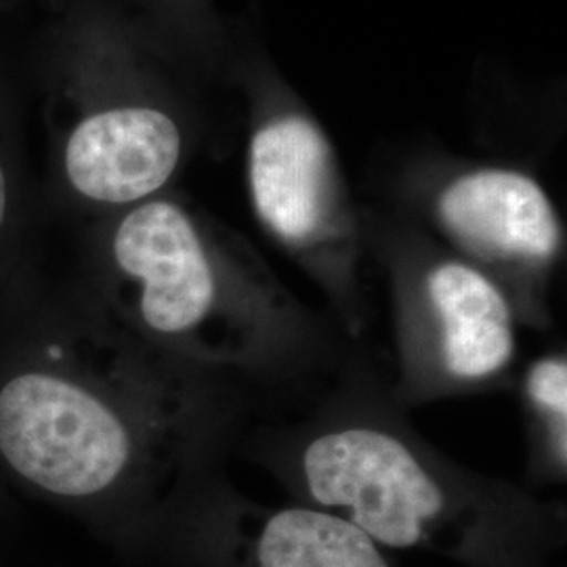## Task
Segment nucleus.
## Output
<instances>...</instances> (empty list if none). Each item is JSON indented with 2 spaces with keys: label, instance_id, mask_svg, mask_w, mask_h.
<instances>
[{
  "label": "nucleus",
  "instance_id": "f257e3e1",
  "mask_svg": "<svg viewBox=\"0 0 567 567\" xmlns=\"http://www.w3.org/2000/svg\"><path fill=\"white\" fill-rule=\"evenodd\" d=\"M114 259L140 282V316L156 334L198 339L236 365L261 364L292 343L297 309L271 280L227 271L179 204L150 200L114 234Z\"/></svg>",
  "mask_w": 567,
  "mask_h": 567
},
{
  "label": "nucleus",
  "instance_id": "f03ea898",
  "mask_svg": "<svg viewBox=\"0 0 567 567\" xmlns=\"http://www.w3.org/2000/svg\"><path fill=\"white\" fill-rule=\"evenodd\" d=\"M295 471L316 507L360 527L379 547H425L466 508L454 473L383 423L316 431L299 447Z\"/></svg>",
  "mask_w": 567,
  "mask_h": 567
},
{
  "label": "nucleus",
  "instance_id": "7ed1b4c3",
  "mask_svg": "<svg viewBox=\"0 0 567 567\" xmlns=\"http://www.w3.org/2000/svg\"><path fill=\"white\" fill-rule=\"evenodd\" d=\"M248 189L259 221L324 280L351 330L360 328L351 271V210L337 156L303 116L264 124L248 147Z\"/></svg>",
  "mask_w": 567,
  "mask_h": 567
},
{
  "label": "nucleus",
  "instance_id": "20e7f679",
  "mask_svg": "<svg viewBox=\"0 0 567 567\" xmlns=\"http://www.w3.org/2000/svg\"><path fill=\"white\" fill-rule=\"evenodd\" d=\"M121 414L91 391L41 372L0 391V452L21 477L60 496L114 486L133 456Z\"/></svg>",
  "mask_w": 567,
  "mask_h": 567
},
{
  "label": "nucleus",
  "instance_id": "39448f33",
  "mask_svg": "<svg viewBox=\"0 0 567 567\" xmlns=\"http://www.w3.org/2000/svg\"><path fill=\"white\" fill-rule=\"evenodd\" d=\"M410 305L412 364L437 389L486 385L517 353L515 305L496 278L463 259L426 269Z\"/></svg>",
  "mask_w": 567,
  "mask_h": 567
},
{
  "label": "nucleus",
  "instance_id": "423d86ee",
  "mask_svg": "<svg viewBox=\"0 0 567 567\" xmlns=\"http://www.w3.org/2000/svg\"><path fill=\"white\" fill-rule=\"evenodd\" d=\"M435 210L447 236L494 269L540 274L559 257V215L543 185L522 171L463 173L440 192Z\"/></svg>",
  "mask_w": 567,
  "mask_h": 567
},
{
  "label": "nucleus",
  "instance_id": "0eeeda50",
  "mask_svg": "<svg viewBox=\"0 0 567 567\" xmlns=\"http://www.w3.org/2000/svg\"><path fill=\"white\" fill-rule=\"evenodd\" d=\"M182 145L177 122L161 110L112 107L74 128L65 147V173L89 200L140 203L173 177Z\"/></svg>",
  "mask_w": 567,
  "mask_h": 567
},
{
  "label": "nucleus",
  "instance_id": "6e6552de",
  "mask_svg": "<svg viewBox=\"0 0 567 567\" xmlns=\"http://www.w3.org/2000/svg\"><path fill=\"white\" fill-rule=\"evenodd\" d=\"M257 567H391L379 545L324 508H280L255 538Z\"/></svg>",
  "mask_w": 567,
  "mask_h": 567
},
{
  "label": "nucleus",
  "instance_id": "1a4fd4ad",
  "mask_svg": "<svg viewBox=\"0 0 567 567\" xmlns=\"http://www.w3.org/2000/svg\"><path fill=\"white\" fill-rule=\"evenodd\" d=\"M526 402L540 425L548 463L566 473L567 463V360L547 355L529 365L526 374Z\"/></svg>",
  "mask_w": 567,
  "mask_h": 567
},
{
  "label": "nucleus",
  "instance_id": "9d476101",
  "mask_svg": "<svg viewBox=\"0 0 567 567\" xmlns=\"http://www.w3.org/2000/svg\"><path fill=\"white\" fill-rule=\"evenodd\" d=\"M4 210H7V179L0 166V225L4 221Z\"/></svg>",
  "mask_w": 567,
  "mask_h": 567
}]
</instances>
